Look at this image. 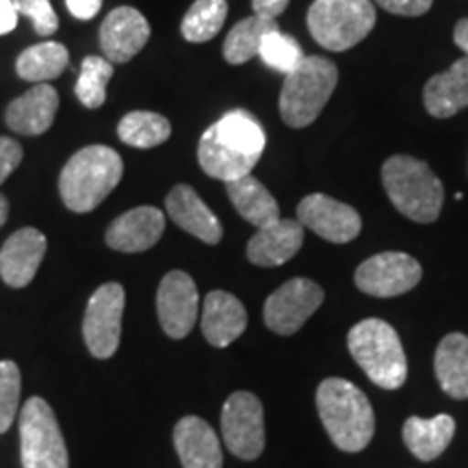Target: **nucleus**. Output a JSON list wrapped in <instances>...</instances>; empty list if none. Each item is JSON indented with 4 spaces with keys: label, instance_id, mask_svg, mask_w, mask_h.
<instances>
[{
    "label": "nucleus",
    "instance_id": "obj_1",
    "mask_svg": "<svg viewBox=\"0 0 468 468\" xmlns=\"http://www.w3.org/2000/svg\"><path fill=\"white\" fill-rule=\"evenodd\" d=\"M265 131L250 111L232 109L207 128L197 144V161L204 174L221 183L250 176L265 150Z\"/></svg>",
    "mask_w": 468,
    "mask_h": 468
},
{
    "label": "nucleus",
    "instance_id": "obj_2",
    "mask_svg": "<svg viewBox=\"0 0 468 468\" xmlns=\"http://www.w3.org/2000/svg\"><path fill=\"white\" fill-rule=\"evenodd\" d=\"M317 410L327 436L341 452L358 453L376 434L371 401L347 379H324L317 388Z\"/></svg>",
    "mask_w": 468,
    "mask_h": 468
},
{
    "label": "nucleus",
    "instance_id": "obj_3",
    "mask_svg": "<svg viewBox=\"0 0 468 468\" xmlns=\"http://www.w3.org/2000/svg\"><path fill=\"white\" fill-rule=\"evenodd\" d=\"M124 163L109 145H87L66 163L58 176L61 200L74 213H91L120 185Z\"/></svg>",
    "mask_w": 468,
    "mask_h": 468
},
{
    "label": "nucleus",
    "instance_id": "obj_4",
    "mask_svg": "<svg viewBox=\"0 0 468 468\" xmlns=\"http://www.w3.org/2000/svg\"><path fill=\"white\" fill-rule=\"evenodd\" d=\"M382 183L393 207L419 224H431L441 218L444 186L425 161L408 154H395L382 165Z\"/></svg>",
    "mask_w": 468,
    "mask_h": 468
},
{
    "label": "nucleus",
    "instance_id": "obj_5",
    "mask_svg": "<svg viewBox=\"0 0 468 468\" xmlns=\"http://www.w3.org/2000/svg\"><path fill=\"white\" fill-rule=\"evenodd\" d=\"M347 347L367 378L379 388L397 390L406 384V351L390 324L382 319L360 321L349 330Z\"/></svg>",
    "mask_w": 468,
    "mask_h": 468
},
{
    "label": "nucleus",
    "instance_id": "obj_6",
    "mask_svg": "<svg viewBox=\"0 0 468 468\" xmlns=\"http://www.w3.org/2000/svg\"><path fill=\"white\" fill-rule=\"evenodd\" d=\"M338 85V68L325 57H303L286 74L280 91V115L291 128H306L317 120Z\"/></svg>",
    "mask_w": 468,
    "mask_h": 468
},
{
    "label": "nucleus",
    "instance_id": "obj_7",
    "mask_svg": "<svg viewBox=\"0 0 468 468\" xmlns=\"http://www.w3.org/2000/svg\"><path fill=\"white\" fill-rule=\"evenodd\" d=\"M371 0H314L308 9V31L321 48L345 52L358 46L376 27Z\"/></svg>",
    "mask_w": 468,
    "mask_h": 468
},
{
    "label": "nucleus",
    "instance_id": "obj_8",
    "mask_svg": "<svg viewBox=\"0 0 468 468\" xmlns=\"http://www.w3.org/2000/svg\"><path fill=\"white\" fill-rule=\"evenodd\" d=\"M22 468H68L69 455L55 410L42 397H31L20 412Z\"/></svg>",
    "mask_w": 468,
    "mask_h": 468
},
{
    "label": "nucleus",
    "instance_id": "obj_9",
    "mask_svg": "<svg viewBox=\"0 0 468 468\" xmlns=\"http://www.w3.org/2000/svg\"><path fill=\"white\" fill-rule=\"evenodd\" d=\"M221 431L228 452L241 460L261 458L265 449V410L248 390L232 393L221 410Z\"/></svg>",
    "mask_w": 468,
    "mask_h": 468
},
{
    "label": "nucleus",
    "instance_id": "obj_10",
    "mask_svg": "<svg viewBox=\"0 0 468 468\" xmlns=\"http://www.w3.org/2000/svg\"><path fill=\"white\" fill-rule=\"evenodd\" d=\"M124 303V286L117 282L98 286L90 297L83 319V336L96 358L107 360L120 347Z\"/></svg>",
    "mask_w": 468,
    "mask_h": 468
},
{
    "label": "nucleus",
    "instance_id": "obj_11",
    "mask_svg": "<svg viewBox=\"0 0 468 468\" xmlns=\"http://www.w3.org/2000/svg\"><path fill=\"white\" fill-rule=\"evenodd\" d=\"M325 292L308 278H292L273 291L265 302V324L271 332L282 336L295 335L302 325L317 313Z\"/></svg>",
    "mask_w": 468,
    "mask_h": 468
},
{
    "label": "nucleus",
    "instance_id": "obj_12",
    "mask_svg": "<svg viewBox=\"0 0 468 468\" xmlns=\"http://www.w3.org/2000/svg\"><path fill=\"white\" fill-rule=\"evenodd\" d=\"M423 278L419 261L403 251H382L356 269V286L373 297H395L412 291Z\"/></svg>",
    "mask_w": 468,
    "mask_h": 468
},
{
    "label": "nucleus",
    "instance_id": "obj_13",
    "mask_svg": "<svg viewBox=\"0 0 468 468\" xmlns=\"http://www.w3.org/2000/svg\"><path fill=\"white\" fill-rule=\"evenodd\" d=\"M297 221L330 243H349L362 230L358 210L325 193L303 197L297 207Z\"/></svg>",
    "mask_w": 468,
    "mask_h": 468
},
{
    "label": "nucleus",
    "instance_id": "obj_14",
    "mask_svg": "<svg viewBox=\"0 0 468 468\" xmlns=\"http://www.w3.org/2000/svg\"><path fill=\"white\" fill-rule=\"evenodd\" d=\"M197 308H200V295L189 273L169 271L161 280L159 295H156V310L165 335L172 338H185L189 335L197 321Z\"/></svg>",
    "mask_w": 468,
    "mask_h": 468
},
{
    "label": "nucleus",
    "instance_id": "obj_15",
    "mask_svg": "<svg viewBox=\"0 0 468 468\" xmlns=\"http://www.w3.org/2000/svg\"><path fill=\"white\" fill-rule=\"evenodd\" d=\"M150 39V25L142 11L117 7L104 17L101 27V46L111 63H128Z\"/></svg>",
    "mask_w": 468,
    "mask_h": 468
},
{
    "label": "nucleus",
    "instance_id": "obj_16",
    "mask_svg": "<svg viewBox=\"0 0 468 468\" xmlns=\"http://www.w3.org/2000/svg\"><path fill=\"white\" fill-rule=\"evenodd\" d=\"M46 237L37 228H22L11 234L0 250V276L14 289H25L46 256Z\"/></svg>",
    "mask_w": 468,
    "mask_h": 468
},
{
    "label": "nucleus",
    "instance_id": "obj_17",
    "mask_svg": "<svg viewBox=\"0 0 468 468\" xmlns=\"http://www.w3.org/2000/svg\"><path fill=\"white\" fill-rule=\"evenodd\" d=\"M165 230V215L154 207H137L120 215L107 230L111 250L137 254L154 248Z\"/></svg>",
    "mask_w": 468,
    "mask_h": 468
},
{
    "label": "nucleus",
    "instance_id": "obj_18",
    "mask_svg": "<svg viewBox=\"0 0 468 468\" xmlns=\"http://www.w3.org/2000/svg\"><path fill=\"white\" fill-rule=\"evenodd\" d=\"M165 208L176 226L183 228L185 232L193 234L204 243L218 245L224 237L219 219L215 218L213 210L204 204L202 197L189 185H176L167 193Z\"/></svg>",
    "mask_w": 468,
    "mask_h": 468
},
{
    "label": "nucleus",
    "instance_id": "obj_19",
    "mask_svg": "<svg viewBox=\"0 0 468 468\" xmlns=\"http://www.w3.org/2000/svg\"><path fill=\"white\" fill-rule=\"evenodd\" d=\"M57 109L58 93L55 87L48 83H37L9 104L5 120H7V126L14 133L37 137V134H44L52 126Z\"/></svg>",
    "mask_w": 468,
    "mask_h": 468
},
{
    "label": "nucleus",
    "instance_id": "obj_20",
    "mask_svg": "<svg viewBox=\"0 0 468 468\" xmlns=\"http://www.w3.org/2000/svg\"><path fill=\"white\" fill-rule=\"evenodd\" d=\"M248 327V310L232 292L210 291L202 308V335L213 347H228Z\"/></svg>",
    "mask_w": 468,
    "mask_h": 468
},
{
    "label": "nucleus",
    "instance_id": "obj_21",
    "mask_svg": "<svg viewBox=\"0 0 468 468\" xmlns=\"http://www.w3.org/2000/svg\"><path fill=\"white\" fill-rule=\"evenodd\" d=\"M303 243V226L295 219H278L276 224L259 228L250 239L248 259L251 265L280 267L297 254Z\"/></svg>",
    "mask_w": 468,
    "mask_h": 468
},
{
    "label": "nucleus",
    "instance_id": "obj_22",
    "mask_svg": "<svg viewBox=\"0 0 468 468\" xmlns=\"http://www.w3.org/2000/svg\"><path fill=\"white\" fill-rule=\"evenodd\" d=\"M174 444L185 468H221L224 453L218 434L200 417H185L174 427Z\"/></svg>",
    "mask_w": 468,
    "mask_h": 468
},
{
    "label": "nucleus",
    "instance_id": "obj_23",
    "mask_svg": "<svg viewBox=\"0 0 468 468\" xmlns=\"http://www.w3.org/2000/svg\"><path fill=\"white\" fill-rule=\"evenodd\" d=\"M427 113L447 120L468 107V57H462L447 72L434 74L423 87Z\"/></svg>",
    "mask_w": 468,
    "mask_h": 468
},
{
    "label": "nucleus",
    "instance_id": "obj_24",
    "mask_svg": "<svg viewBox=\"0 0 468 468\" xmlns=\"http://www.w3.org/2000/svg\"><path fill=\"white\" fill-rule=\"evenodd\" d=\"M228 197L232 207L251 226L265 228L276 224L280 219V207L276 197L267 191V186L256 180L254 176H243V178L226 183Z\"/></svg>",
    "mask_w": 468,
    "mask_h": 468
},
{
    "label": "nucleus",
    "instance_id": "obj_25",
    "mask_svg": "<svg viewBox=\"0 0 468 468\" xmlns=\"http://www.w3.org/2000/svg\"><path fill=\"white\" fill-rule=\"evenodd\" d=\"M455 434V420L449 414H438L434 419L410 417L403 423V442L420 462L441 458Z\"/></svg>",
    "mask_w": 468,
    "mask_h": 468
},
{
    "label": "nucleus",
    "instance_id": "obj_26",
    "mask_svg": "<svg viewBox=\"0 0 468 468\" xmlns=\"http://www.w3.org/2000/svg\"><path fill=\"white\" fill-rule=\"evenodd\" d=\"M434 371L441 388L453 399H468V336H444L434 356Z\"/></svg>",
    "mask_w": 468,
    "mask_h": 468
},
{
    "label": "nucleus",
    "instance_id": "obj_27",
    "mask_svg": "<svg viewBox=\"0 0 468 468\" xmlns=\"http://www.w3.org/2000/svg\"><path fill=\"white\" fill-rule=\"evenodd\" d=\"M68 63L69 55L66 46L58 42H44L31 46L17 57L16 72L28 83H50L63 74Z\"/></svg>",
    "mask_w": 468,
    "mask_h": 468
},
{
    "label": "nucleus",
    "instance_id": "obj_28",
    "mask_svg": "<svg viewBox=\"0 0 468 468\" xmlns=\"http://www.w3.org/2000/svg\"><path fill=\"white\" fill-rule=\"evenodd\" d=\"M273 31H280L278 20H265L261 16L245 17L228 33L224 42V58L230 66H241V63L251 61L254 57H259L262 39Z\"/></svg>",
    "mask_w": 468,
    "mask_h": 468
},
{
    "label": "nucleus",
    "instance_id": "obj_29",
    "mask_svg": "<svg viewBox=\"0 0 468 468\" xmlns=\"http://www.w3.org/2000/svg\"><path fill=\"white\" fill-rule=\"evenodd\" d=\"M117 134L131 148H156L172 137V124L167 117L152 111H133L117 124Z\"/></svg>",
    "mask_w": 468,
    "mask_h": 468
},
{
    "label": "nucleus",
    "instance_id": "obj_30",
    "mask_svg": "<svg viewBox=\"0 0 468 468\" xmlns=\"http://www.w3.org/2000/svg\"><path fill=\"white\" fill-rule=\"evenodd\" d=\"M228 17L226 0H196L186 11L180 33L186 42L204 44L221 31Z\"/></svg>",
    "mask_w": 468,
    "mask_h": 468
},
{
    "label": "nucleus",
    "instance_id": "obj_31",
    "mask_svg": "<svg viewBox=\"0 0 468 468\" xmlns=\"http://www.w3.org/2000/svg\"><path fill=\"white\" fill-rule=\"evenodd\" d=\"M113 76V63L107 57H85L76 80V98L87 109H101L107 101V85Z\"/></svg>",
    "mask_w": 468,
    "mask_h": 468
},
{
    "label": "nucleus",
    "instance_id": "obj_32",
    "mask_svg": "<svg viewBox=\"0 0 468 468\" xmlns=\"http://www.w3.org/2000/svg\"><path fill=\"white\" fill-rule=\"evenodd\" d=\"M259 57L262 58L267 68L278 69V72L289 74L303 61L302 46L297 44V39L289 37L282 31L269 33L261 44Z\"/></svg>",
    "mask_w": 468,
    "mask_h": 468
},
{
    "label": "nucleus",
    "instance_id": "obj_33",
    "mask_svg": "<svg viewBox=\"0 0 468 468\" xmlns=\"http://www.w3.org/2000/svg\"><path fill=\"white\" fill-rule=\"evenodd\" d=\"M20 388L22 376L16 362H0V434H5L14 425L17 401H20Z\"/></svg>",
    "mask_w": 468,
    "mask_h": 468
},
{
    "label": "nucleus",
    "instance_id": "obj_34",
    "mask_svg": "<svg viewBox=\"0 0 468 468\" xmlns=\"http://www.w3.org/2000/svg\"><path fill=\"white\" fill-rule=\"evenodd\" d=\"M17 14L27 16L33 22L37 35H52L58 28V17L50 0H11Z\"/></svg>",
    "mask_w": 468,
    "mask_h": 468
},
{
    "label": "nucleus",
    "instance_id": "obj_35",
    "mask_svg": "<svg viewBox=\"0 0 468 468\" xmlns=\"http://www.w3.org/2000/svg\"><path fill=\"white\" fill-rule=\"evenodd\" d=\"M22 161V145L16 139L0 137V185L16 172Z\"/></svg>",
    "mask_w": 468,
    "mask_h": 468
},
{
    "label": "nucleus",
    "instance_id": "obj_36",
    "mask_svg": "<svg viewBox=\"0 0 468 468\" xmlns=\"http://www.w3.org/2000/svg\"><path fill=\"white\" fill-rule=\"evenodd\" d=\"M376 3L393 16L419 17L425 16L427 11L431 9V3H434V0H376Z\"/></svg>",
    "mask_w": 468,
    "mask_h": 468
},
{
    "label": "nucleus",
    "instance_id": "obj_37",
    "mask_svg": "<svg viewBox=\"0 0 468 468\" xmlns=\"http://www.w3.org/2000/svg\"><path fill=\"white\" fill-rule=\"evenodd\" d=\"M291 0H251V9L254 16L265 17V20H278L282 16Z\"/></svg>",
    "mask_w": 468,
    "mask_h": 468
},
{
    "label": "nucleus",
    "instance_id": "obj_38",
    "mask_svg": "<svg viewBox=\"0 0 468 468\" xmlns=\"http://www.w3.org/2000/svg\"><path fill=\"white\" fill-rule=\"evenodd\" d=\"M66 5L76 20H91L102 9V0H66Z\"/></svg>",
    "mask_w": 468,
    "mask_h": 468
},
{
    "label": "nucleus",
    "instance_id": "obj_39",
    "mask_svg": "<svg viewBox=\"0 0 468 468\" xmlns=\"http://www.w3.org/2000/svg\"><path fill=\"white\" fill-rule=\"evenodd\" d=\"M17 27V9L11 0H0V35H7Z\"/></svg>",
    "mask_w": 468,
    "mask_h": 468
},
{
    "label": "nucleus",
    "instance_id": "obj_40",
    "mask_svg": "<svg viewBox=\"0 0 468 468\" xmlns=\"http://www.w3.org/2000/svg\"><path fill=\"white\" fill-rule=\"evenodd\" d=\"M453 42H455V46H458L460 50H464L466 57H468V17H464V20H460L458 25H455V28H453Z\"/></svg>",
    "mask_w": 468,
    "mask_h": 468
},
{
    "label": "nucleus",
    "instance_id": "obj_41",
    "mask_svg": "<svg viewBox=\"0 0 468 468\" xmlns=\"http://www.w3.org/2000/svg\"><path fill=\"white\" fill-rule=\"evenodd\" d=\"M9 218V200L0 193V228L5 226V221Z\"/></svg>",
    "mask_w": 468,
    "mask_h": 468
}]
</instances>
